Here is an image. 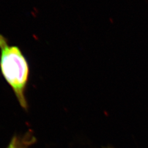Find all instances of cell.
<instances>
[{"mask_svg":"<svg viewBox=\"0 0 148 148\" xmlns=\"http://www.w3.org/2000/svg\"><path fill=\"white\" fill-rule=\"evenodd\" d=\"M0 70L21 106L27 111L26 90L30 74L28 62L21 49L10 45L2 34H0Z\"/></svg>","mask_w":148,"mask_h":148,"instance_id":"1","label":"cell"},{"mask_svg":"<svg viewBox=\"0 0 148 148\" xmlns=\"http://www.w3.org/2000/svg\"><path fill=\"white\" fill-rule=\"evenodd\" d=\"M36 142L33 131L29 130L23 134L14 135L6 148H29Z\"/></svg>","mask_w":148,"mask_h":148,"instance_id":"2","label":"cell"},{"mask_svg":"<svg viewBox=\"0 0 148 148\" xmlns=\"http://www.w3.org/2000/svg\"><path fill=\"white\" fill-rule=\"evenodd\" d=\"M112 148V147H106V148Z\"/></svg>","mask_w":148,"mask_h":148,"instance_id":"3","label":"cell"}]
</instances>
